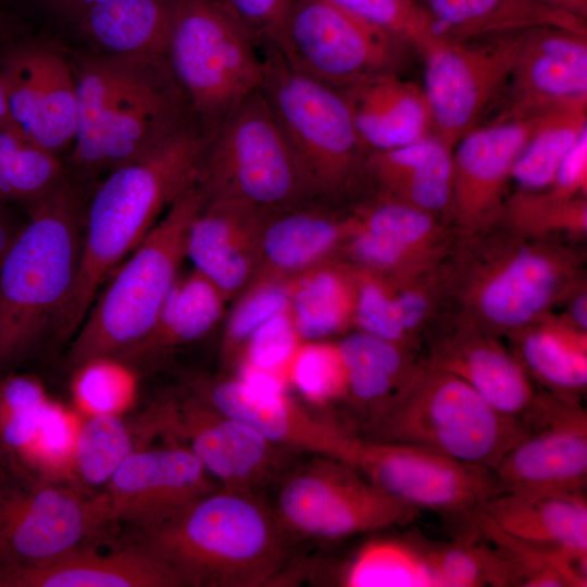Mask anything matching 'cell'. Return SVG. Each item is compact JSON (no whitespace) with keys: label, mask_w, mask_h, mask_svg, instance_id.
I'll return each mask as SVG.
<instances>
[{"label":"cell","mask_w":587,"mask_h":587,"mask_svg":"<svg viewBox=\"0 0 587 587\" xmlns=\"http://www.w3.org/2000/svg\"><path fill=\"white\" fill-rule=\"evenodd\" d=\"M392 304L397 321L407 337L421 325L429 305L426 295L412 287L392 289Z\"/></svg>","instance_id":"obj_53"},{"label":"cell","mask_w":587,"mask_h":587,"mask_svg":"<svg viewBox=\"0 0 587 587\" xmlns=\"http://www.w3.org/2000/svg\"><path fill=\"white\" fill-rule=\"evenodd\" d=\"M438 36L471 40L551 26L587 34L586 20L536 0H423Z\"/></svg>","instance_id":"obj_31"},{"label":"cell","mask_w":587,"mask_h":587,"mask_svg":"<svg viewBox=\"0 0 587 587\" xmlns=\"http://www.w3.org/2000/svg\"><path fill=\"white\" fill-rule=\"evenodd\" d=\"M338 583L347 587H434L415 538L375 536L342 565Z\"/></svg>","instance_id":"obj_36"},{"label":"cell","mask_w":587,"mask_h":587,"mask_svg":"<svg viewBox=\"0 0 587 587\" xmlns=\"http://www.w3.org/2000/svg\"><path fill=\"white\" fill-rule=\"evenodd\" d=\"M587 130L582 134L561 162L552 184L546 189L562 199L575 198L586 190Z\"/></svg>","instance_id":"obj_52"},{"label":"cell","mask_w":587,"mask_h":587,"mask_svg":"<svg viewBox=\"0 0 587 587\" xmlns=\"http://www.w3.org/2000/svg\"><path fill=\"white\" fill-rule=\"evenodd\" d=\"M190 389L270 441L294 451L340 458L351 426L320 419L285 391L260 390L237 376L197 379Z\"/></svg>","instance_id":"obj_20"},{"label":"cell","mask_w":587,"mask_h":587,"mask_svg":"<svg viewBox=\"0 0 587 587\" xmlns=\"http://www.w3.org/2000/svg\"><path fill=\"white\" fill-rule=\"evenodd\" d=\"M260 52L286 51V25L294 0H216Z\"/></svg>","instance_id":"obj_51"},{"label":"cell","mask_w":587,"mask_h":587,"mask_svg":"<svg viewBox=\"0 0 587 587\" xmlns=\"http://www.w3.org/2000/svg\"><path fill=\"white\" fill-rule=\"evenodd\" d=\"M274 510L292 536L327 540L407 525L422 512L350 464L323 455L285 476Z\"/></svg>","instance_id":"obj_12"},{"label":"cell","mask_w":587,"mask_h":587,"mask_svg":"<svg viewBox=\"0 0 587 587\" xmlns=\"http://www.w3.org/2000/svg\"><path fill=\"white\" fill-rule=\"evenodd\" d=\"M503 491L582 495L587 485V415L579 403L554 398L540 422L492 469Z\"/></svg>","instance_id":"obj_18"},{"label":"cell","mask_w":587,"mask_h":587,"mask_svg":"<svg viewBox=\"0 0 587 587\" xmlns=\"http://www.w3.org/2000/svg\"><path fill=\"white\" fill-rule=\"evenodd\" d=\"M205 199L197 180L112 272L67 344L72 370L95 358L116 357L150 332L180 275L187 230Z\"/></svg>","instance_id":"obj_6"},{"label":"cell","mask_w":587,"mask_h":587,"mask_svg":"<svg viewBox=\"0 0 587 587\" xmlns=\"http://www.w3.org/2000/svg\"><path fill=\"white\" fill-rule=\"evenodd\" d=\"M183 586L167 564L132 540L109 553L90 545L49 563L0 571V587Z\"/></svg>","instance_id":"obj_23"},{"label":"cell","mask_w":587,"mask_h":587,"mask_svg":"<svg viewBox=\"0 0 587 587\" xmlns=\"http://www.w3.org/2000/svg\"><path fill=\"white\" fill-rule=\"evenodd\" d=\"M261 91L287 137L312 199L330 205L366 178L367 148L340 89L295 67L277 50L261 52Z\"/></svg>","instance_id":"obj_7"},{"label":"cell","mask_w":587,"mask_h":587,"mask_svg":"<svg viewBox=\"0 0 587 587\" xmlns=\"http://www.w3.org/2000/svg\"><path fill=\"white\" fill-rule=\"evenodd\" d=\"M139 372L115 357L88 360L73 369L74 409L85 416L124 414L135 403Z\"/></svg>","instance_id":"obj_43"},{"label":"cell","mask_w":587,"mask_h":587,"mask_svg":"<svg viewBox=\"0 0 587 587\" xmlns=\"http://www.w3.org/2000/svg\"><path fill=\"white\" fill-rule=\"evenodd\" d=\"M27 207L29 220L0 263V370L51 336L80 261L85 208L74 185L65 178Z\"/></svg>","instance_id":"obj_4"},{"label":"cell","mask_w":587,"mask_h":587,"mask_svg":"<svg viewBox=\"0 0 587 587\" xmlns=\"http://www.w3.org/2000/svg\"><path fill=\"white\" fill-rule=\"evenodd\" d=\"M146 444L124 414H98L82 421L74 451V484L100 491L138 447Z\"/></svg>","instance_id":"obj_37"},{"label":"cell","mask_w":587,"mask_h":587,"mask_svg":"<svg viewBox=\"0 0 587 587\" xmlns=\"http://www.w3.org/2000/svg\"><path fill=\"white\" fill-rule=\"evenodd\" d=\"M65 178L57 154L34 143L17 129H0V203L29 205Z\"/></svg>","instance_id":"obj_40"},{"label":"cell","mask_w":587,"mask_h":587,"mask_svg":"<svg viewBox=\"0 0 587 587\" xmlns=\"http://www.w3.org/2000/svg\"><path fill=\"white\" fill-rule=\"evenodd\" d=\"M289 279L253 277L229 313L222 341L225 363L237 361L249 336L273 316L288 311Z\"/></svg>","instance_id":"obj_46"},{"label":"cell","mask_w":587,"mask_h":587,"mask_svg":"<svg viewBox=\"0 0 587 587\" xmlns=\"http://www.w3.org/2000/svg\"><path fill=\"white\" fill-rule=\"evenodd\" d=\"M0 73L11 117L34 143L57 154L74 142L78 126L72 65L39 41L5 46Z\"/></svg>","instance_id":"obj_17"},{"label":"cell","mask_w":587,"mask_h":587,"mask_svg":"<svg viewBox=\"0 0 587 587\" xmlns=\"http://www.w3.org/2000/svg\"><path fill=\"white\" fill-rule=\"evenodd\" d=\"M405 46L330 0H294L284 57L303 73L342 89L397 72Z\"/></svg>","instance_id":"obj_14"},{"label":"cell","mask_w":587,"mask_h":587,"mask_svg":"<svg viewBox=\"0 0 587 587\" xmlns=\"http://www.w3.org/2000/svg\"><path fill=\"white\" fill-rule=\"evenodd\" d=\"M0 470V571L35 566L95 545L112 525L101 491Z\"/></svg>","instance_id":"obj_10"},{"label":"cell","mask_w":587,"mask_h":587,"mask_svg":"<svg viewBox=\"0 0 587 587\" xmlns=\"http://www.w3.org/2000/svg\"><path fill=\"white\" fill-rule=\"evenodd\" d=\"M355 432L494 469L529 428L495 411L465 380L429 361L369 411Z\"/></svg>","instance_id":"obj_5"},{"label":"cell","mask_w":587,"mask_h":587,"mask_svg":"<svg viewBox=\"0 0 587 587\" xmlns=\"http://www.w3.org/2000/svg\"><path fill=\"white\" fill-rule=\"evenodd\" d=\"M503 91L496 120L586 108L587 34L551 26L524 30Z\"/></svg>","instance_id":"obj_19"},{"label":"cell","mask_w":587,"mask_h":587,"mask_svg":"<svg viewBox=\"0 0 587 587\" xmlns=\"http://www.w3.org/2000/svg\"><path fill=\"white\" fill-rule=\"evenodd\" d=\"M175 0H104L76 23L105 53L166 57Z\"/></svg>","instance_id":"obj_32"},{"label":"cell","mask_w":587,"mask_h":587,"mask_svg":"<svg viewBox=\"0 0 587 587\" xmlns=\"http://www.w3.org/2000/svg\"><path fill=\"white\" fill-rule=\"evenodd\" d=\"M4 464H7V463H5V460L3 458L2 452L0 450V470H2L4 467Z\"/></svg>","instance_id":"obj_59"},{"label":"cell","mask_w":587,"mask_h":587,"mask_svg":"<svg viewBox=\"0 0 587 587\" xmlns=\"http://www.w3.org/2000/svg\"><path fill=\"white\" fill-rule=\"evenodd\" d=\"M352 324L358 330L404 346L408 337L399 325L392 304V288L383 275L355 271Z\"/></svg>","instance_id":"obj_49"},{"label":"cell","mask_w":587,"mask_h":587,"mask_svg":"<svg viewBox=\"0 0 587 587\" xmlns=\"http://www.w3.org/2000/svg\"><path fill=\"white\" fill-rule=\"evenodd\" d=\"M474 528L512 562L524 587H586L587 561L564 551L515 538L501 530L483 511L469 515Z\"/></svg>","instance_id":"obj_38"},{"label":"cell","mask_w":587,"mask_h":587,"mask_svg":"<svg viewBox=\"0 0 587 587\" xmlns=\"http://www.w3.org/2000/svg\"><path fill=\"white\" fill-rule=\"evenodd\" d=\"M267 214L235 199L207 197L189 224L185 257L229 300L253 278Z\"/></svg>","instance_id":"obj_22"},{"label":"cell","mask_w":587,"mask_h":587,"mask_svg":"<svg viewBox=\"0 0 587 587\" xmlns=\"http://www.w3.org/2000/svg\"><path fill=\"white\" fill-rule=\"evenodd\" d=\"M504 533L587 561L586 495L501 491L480 508Z\"/></svg>","instance_id":"obj_29"},{"label":"cell","mask_w":587,"mask_h":587,"mask_svg":"<svg viewBox=\"0 0 587 587\" xmlns=\"http://www.w3.org/2000/svg\"><path fill=\"white\" fill-rule=\"evenodd\" d=\"M15 234L0 211V263Z\"/></svg>","instance_id":"obj_58"},{"label":"cell","mask_w":587,"mask_h":587,"mask_svg":"<svg viewBox=\"0 0 587 587\" xmlns=\"http://www.w3.org/2000/svg\"><path fill=\"white\" fill-rule=\"evenodd\" d=\"M523 33L471 40L439 37L422 52L434 135L453 148L476 127L504 89Z\"/></svg>","instance_id":"obj_15"},{"label":"cell","mask_w":587,"mask_h":587,"mask_svg":"<svg viewBox=\"0 0 587 587\" xmlns=\"http://www.w3.org/2000/svg\"><path fill=\"white\" fill-rule=\"evenodd\" d=\"M421 53L440 36L416 0H330Z\"/></svg>","instance_id":"obj_48"},{"label":"cell","mask_w":587,"mask_h":587,"mask_svg":"<svg viewBox=\"0 0 587 587\" xmlns=\"http://www.w3.org/2000/svg\"><path fill=\"white\" fill-rule=\"evenodd\" d=\"M353 428L339 460L421 510L469 517L503 491L490 467L412 446L365 439Z\"/></svg>","instance_id":"obj_13"},{"label":"cell","mask_w":587,"mask_h":587,"mask_svg":"<svg viewBox=\"0 0 587 587\" xmlns=\"http://www.w3.org/2000/svg\"><path fill=\"white\" fill-rule=\"evenodd\" d=\"M434 587L519 586L510 559L492 544L459 540L433 544L417 538Z\"/></svg>","instance_id":"obj_39"},{"label":"cell","mask_w":587,"mask_h":587,"mask_svg":"<svg viewBox=\"0 0 587 587\" xmlns=\"http://www.w3.org/2000/svg\"><path fill=\"white\" fill-rule=\"evenodd\" d=\"M430 361L465 380L495 411L529 429L545 409L549 395H538L519 359L488 338L461 335Z\"/></svg>","instance_id":"obj_24"},{"label":"cell","mask_w":587,"mask_h":587,"mask_svg":"<svg viewBox=\"0 0 587 587\" xmlns=\"http://www.w3.org/2000/svg\"><path fill=\"white\" fill-rule=\"evenodd\" d=\"M453 148L434 134L409 145L369 152L366 178L378 193L428 213L451 207Z\"/></svg>","instance_id":"obj_28"},{"label":"cell","mask_w":587,"mask_h":587,"mask_svg":"<svg viewBox=\"0 0 587 587\" xmlns=\"http://www.w3.org/2000/svg\"><path fill=\"white\" fill-rule=\"evenodd\" d=\"M517 358L534 376L562 400L579 403L587 385L586 336L578 328L544 324L519 338Z\"/></svg>","instance_id":"obj_34"},{"label":"cell","mask_w":587,"mask_h":587,"mask_svg":"<svg viewBox=\"0 0 587 587\" xmlns=\"http://www.w3.org/2000/svg\"><path fill=\"white\" fill-rule=\"evenodd\" d=\"M217 487L189 451L164 442L136 448L100 491L111 525L137 532L164 524Z\"/></svg>","instance_id":"obj_16"},{"label":"cell","mask_w":587,"mask_h":587,"mask_svg":"<svg viewBox=\"0 0 587 587\" xmlns=\"http://www.w3.org/2000/svg\"><path fill=\"white\" fill-rule=\"evenodd\" d=\"M49 400L33 375L10 373L0 380V450L7 464L32 440Z\"/></svg>","instance_id":"obj_44"},{"label":"cell","mask_w":587,"mask_h":587,"mask_svg":"<svg viewBox=\"0 0 587 587\" xmlns=\"http://www.w3.org/2000/svg\"><path fill=\"white\" fill-rule=\"evenodd\" d=\"M570 311L576 327L585 332L587 327V300L585 292L573 300Z\"/></svg>","instance_id":"obj_56"},{"label":"cell","mask_w":587,"mask_h":587,"mask_svg":"<svg viewBox=\"0 0 587 587\" xmlns=\"http://www.w3.org/2000/svg\"><path fill=\"white\" fill-rule=\"evenodd\" d=\"M166 60L209 138L263 80L260 50L216 0H175Z\"/></svg>","instance_id":"obj_8"},{"label":"cell","mask_w":587,"mask_h":587,"mask_svg":"<svg viewBox=\"0 0 587 587\" xmlns=\"http://www.w3.org/2000/svg\"><path fill=\"white\" fill-rule=\"evenodd\" d=\"M72 67L78 107L73 162L86 173L137 160L195 122L166 57L91 54Z\"/></svg>","instance_id":"obj_3"},{"label":"cell","mask_w":587,"mask_h":587,"mask_svg":"<svg viewBox=\"0 0 587 587\" xmlns=\"http://www.w3.org/2000/svg\"><path fill=\"white\" fill-rule=\"evenodd\" d=\"M547 7L570 13L583 20L587 17V0H536Z\"/></svg>","instance_id":"obj_55"},{"label":"cell","mask_w":587,"mask_h":587,"mask_svg":"<svg viewBox=\"0 0 587 587\" xmlns=\"http://www.w3.org/2000/svg\"><path fill=\"white\" fill-rule=\"evenodd\" d=\"M208 142L191 122L98 186L84 212L77 276L52 329L55 345L70 342L112 272L198 180Z\"/></svg>","instance_id":"obj_1"},{"label":"cell","mask_w":587,"mask_h":587,"mask_svg":"<svg viewBox=\"0 0 587 587\" xmlns=\"http://www.w3.org/2000/svg\"><path fill=\"white\" fill-rule=\"evenodd\" d=\"M586 108H574L546 115L516 159L511 179L521 192L547 189L565 154L587 130Z\"/></svg>","instance_id":"obj_41"},{"label":"cell","mask_w":587,"mask_h":587,"mask_svg":"<svg viewBox=\"0 0 587 587\" xmlns=\"http://www.w3.org/2000/svg\"><path fill=\"white\" fill-rule=\"evenodd\" d=\"M0 129H17V130H20L16 127V125L14 124V122H13V120L11 117L10 111H9L1 73H0Z\"/></svg>","instance_id":"obj_57"},{"label":"cell","mask_w":587,"mask_h":587,"mask_svg":"<svg viewBox=\"0 0 587 587\" xmlns=\"http://www.w3.org/2000/svg\"><path fill=\"white\" fill-rule=\"evenodd\" d=\"M78 415L75 409L50 399L35 435L10 467L49 482L74 484V451L83 421Z\"/></svg>","instance_id":"obj_42"},{"label":"cell","mask_w":587,"mask_h":587,"mask_svg":"<svg viewBox=\"0 0 587 587\" xmlns=\"http://www.w3.org/2000/svg\"><path fill=\"white\" fill-rule=\"evenodd\" d=\"M301 342L289 312L285 311L263 323L249 336L236 362L238 365L279 373L285 378L287 364Z\"/></svg>","instance_id":"obj_50"},{"label":"cell","mask_w":587,"mask_h":587,"mask_svg":"<svg viewBox=\"0 0 587 587\" xmlns=\"http://www.w3.org/2000/svg\"><path fill=\"white\" fill-rule=\"evenodd\" d=\"M565 276V266L557 255L538 248H521L482 278L476 305L497 328H521L557 298Z\"/></svg>","instance_id":"obj_26"},{"label":"cell","mask_w":587,"mask_h":587,"mask_svg":"<svg viewBox=\"0 0 587 587\" xmlns=\"http://www.w3.org/2000/svg\"><path fill=\"white\" fill-rule=\"evenodd\" d=\"M151 439L161 437L189 451L220 487L254 492L284 474L291 452L197 392H171L137 417Z\"/></svg>","instance_id":"obj_11"},{"label":"cell","mask_w":587,"mask_h":587,"mask_svg":"<svg viewBox=\"0 0 587 587\" xmlns=\"http://www.w3.org/2000/svg\"><path fill=\"white\" fill-rule=\"evenodd\" d=\"M347 378V397L369 407L388 399L413 374L404 346L355 330L337 342Z\"/></svg>","instance_id":"obj_35"},{"label":"cell","mask_w":587,"mask_h":587,"mask_svg":"<svg viewBox=\"0 0 587 587\" xmlns=\"http://www.w3.org/2000/svg\"><path fill=\"white\" fill-rule=\"evenodd\" d=\"M340 90L370 152L399 148L433 134L424 89L397 72L377 74Z\"/></svg>","instance_id":"obj_27"},{"label":"cell","mask_w":587,"mask_h":587,"mask_svg":"<svg viewBox=\"0 0 587 587\" xmlns=\"http://www.w3.org/2000/svg\"><path fill=\"white\" fill-rule=\"evenodd\" d=\"M198 183L207 197L235 199L264 214L314 201L261 88L209 138Z\"/></svg>","instance_id":"obj_9"},{"label":"cell","mask_w":587,"mask_h":587,"mask_svg":"<svg viewBox=\"0 0 587 587\" xmlns=\"http://www.w3.org/2000/svg\"><path fill=\"white\" fill-rule=\"evenodd\" d=\"M287 385L315 404L347 397L346 370L337 342L302 341L285 370Z\"/></svg>","instance_id":"obj_45"},{"label":"cell","mask_w":587,"mask_h":587,"mask_svg":"<svg viewBox=\"0 0 587 587\" xmlns=\"http://www.w3.org/2000/svg\"><path fill=\"white\" fill-rule=\"evenodd\" d=\"M104 0H45L58 15L77 23L86 12Z\"/></svg>","instance_id":"obj_54"},{"label":"cell","mask_w":587,"mask_h":587,"mask_svg":"<svg viewBox=\"0 0 587 587\" xmlns=\"http://www.w3.org/2000/svg\"><path fill=\"white\" fill-rule=\"evenodd\" d=\"M360 228L379 235L417 254L426 249L435 235L432 213L383 196L357 208L350 215Z\"/></svg>","instance_id":"obj_47"},{"label":"cell","mask_w":587,"mask_h":587,"mask_svg":"<svg viewBox=\"0 0 587 587\" xmlns=\"http://www.w3.org/2000/svg\"><path fill=\"white\" fill-rule=\"evenodd\" d=\"M333 207L312 201L267 214L253 277L289 279L334 259L349 235L350 220L340 217Z\"/></svg>","instance_id":"obj_25"},{"label":"cell","mask_w":587,"mask_h":587,"mask_svg":"<svg viewBox=\"0 0 587 587\" xmlns=\"http://www.w3.org/2000/svg\"><path fill=\"white\" fill-rule=\"evenodd\" d=\"M291 536L254 492L217 487L164 524L134 532L130 540L185 586L262 587L285 583Z\"/></svg>","instance_id":"obj_2"},{"label":"cell","mask_w":587,"mask_h":587,"mask_svg":"<svg viewBox=\"0 0 587 587\" xmlns=\"http://www.w3.org/2000/svg\"><path fill=\"white\" fill-rule=\"evenodd\" d=\"M288 283V312L302 341L326 340L352 324L354 271L330 259Z\"/></svg>","instance_id":"obj_33"},{"label":"cell","mask_w":587,"mask_h":587,"mask_svg":"<svg viewBox=\"0 0 587 587\" xmlns=\"http://www.w3.org/2000/svg\"><path fill=\"white\" fill-rule=\"evenodd\" d=\"M546 115L495 120L455 143L451 208L462 224L478 225L499 209L513 165Z\"/></svg>","instance_id":"obj_21"},{"label":"cell","mask_w":587,"mask_h":587,"mask_svg":"<svg viewBox=\"0 0 587 587\" xmlns=\"http://www.w3.org/2000/svg\"><path fill=\"white\" fill-rule=\"evenodd\" d=\"M226 296L191 270L179 275L150 332L115 358L138 372L173 349L207 336L220 322Z\"/></svg>","instance_id":"obj_30"}]
</instances>
